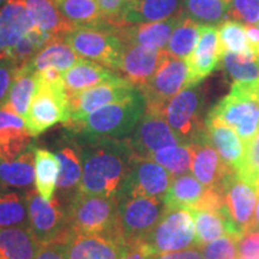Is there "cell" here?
Segmentation results:
<instances>
[{
  "instance_id": "obj_19",
  "label": "cell",
  "mask_w": 259,
  "mask_h": 259,
  "mask_svg": "<svg viewBox=\"0 0 259 259\" xmlns=\"http://www.w3.org/2000/svg\"><path fill=\"white\" fill-rule=\"evenodd\" d=\"M193 161L191 166V171L205 187H220L223 186L226 180L235 173L222 160L216 149L209 143L205 137V132L193 142Z\"/></svg>"
},
{
  "instance_id": "obj_24",
  "label": "cell",
  "mask_w": 259,
  "mask_h": 259,
  "mask_svg": "<svg viewBox=\"0 0 259 259\" xmlns=\"http://www.w3.org/2000/svg\"><path fill=\"white\" fill-rule=\"evenodd\" d=\"M205 137L216 149L222 160L235 171L241 166L246 154V144L228 125L213 119H205Z\"/></svg>"
},
{
  "instance_id": "obj_12",
  "label": "cell",
  "mask_w": 259,
  "mask_h": 259,
  "mask_svg": "<svg viewBox=\"0 0 259 259\" xmlns=\"http://www.w3.org/2000/svg\"><path fill=\"white\" fill-rule=\"evenodd\" d=\"M186 87H190V72L186 59L169 57L151 79L139 90L147 100L148 108L164 112L167 103Z\"/></svg>"
},
{
  "instance_id": "obj_17",
  "label": "cell",
  "mask_w": 259,
  "mask_h": 259,
  "mask_svg": "<svg viewBox=\"0 0 259 259\" xmlns=\"http://www.w3.org/2000/svg\"><path fill=\"white\" fill-rule=\"evenodd\" d=\"M56 154L61 163L56 197L66 208L79 194L82 180V158L79 148L70 132L58 142Z\"/></svg>"
},
{
  "instance_id": "obj_49",
  "label": "cell",
  "mask_w": 259,
  "mask_h": 259,
  "mask_svg": "<svg viewBox=\"0 0 259 259\" xmlns=\"http://www.w3.org/2000/svg\"><path fill=\"white\" fill-rule=\"evenodd\" d=\"M34 259H67L63 242L42 244Z\"/></svg>"
},
{
  "instance_id": "obj_40",
  "label": "cell",
  "mask_w": 259,
  "mask_h": 259,
  "mask_svg": "<svg viewBox=\"0 0 259 259\" xmlns=\"http://www.w3.org/2000/svg\"><path fill=\"white\" fill-rule=\"evenodd\" d=\"M54 3L76 27L106 22L96 0H54Z\"/></svg>"
},
{
  "instance_id": "obj_10",
  "label": "cell",
  "mask_w": 259,
  "mask_h": 259,
  "mask_svg": "<svg viewBox=\"0 0 259 259\" xmlns=\"http://www.w3.org/2000/svg\"><path fill=\"white\" fill-rule=\"evenodd\" d=\"M29 225L41 244L64 242L69 236L67 210L57 197L44 199L37 191H27Z\"/></svg>"
},
{
  "instance_id": "obj_26",
  "label": "cell",
  "mask_w": 259,
  "mask_h": 259,
  "mask_svg": "<svg viewBox=\"0 0 259 259\" xmlns=\"http://www.w3.org/2000/svg\"><path fill=\"white\" fill-rule=\"evenodd\" d=\"M25 3L34 24L51 40L65 38L77 28L61 14L54 0H25Z\"/></svg>"
},
{
  "instance_id": "obj_45",
  "label": "cell",
  "mask_w": 259,
  "mask_h": 259,
  "mask_svg": "<svg viewBox=\"0 0 259 259\" xmlns=\"http://www.w3.org/2000/svg\"><path fill=\"white\" fill-rule=\"evenodd\" d=\"M228 18L245 25L259 23V0H232Z\"/></svg>"
},
{
  "instance_id": "obj_36",
  "label": "cell",
  "mask_w": 259,
  "mask_h": 259,
  "mask_svg": "<svg viewBox=\"0 0 259 259\" xmlns=\"http://www.w3.org/2000/svg\"><path fill=\"white\" fill-rule=\"evenodd\" d=\"M200 28L202 24L194 22L185 14L181 15L180 21L171 32L166 47L169 57L176 59H187L197 46Z\"/></svg>"
},
{
  "instance_id": "obj_33",
  "label": "cell",
  "mask_w": 259,
  "mask_h": 259,
  "mask_svg": "<svg viewBox=\"0 0 259 259\" xmlns=\"http://www.w3.org/2000/svg\"><path fill=\"white\" fill-rule=\"evenodd\" d=\"M206 187L193 174L176 177L171 181L163 202L167 209H194L205 194Z\"/></svg>"
},
{
  "instance_id": "obj_8",
  "label": "cell",
  "mask_w": 259,
  "mask_h": 259,
  "mask_svg": "<svg viewBox=\"0 0 259 259\" xmlns=\"http://www.w3.org/2000/svg\"><path fill=\"white\" fill-rule=\"evenodd\" d=\"M166 209L163 198L135 197L118 199L119 238L126 246L143 242Z\"/></svg>"
},
{
  "instance_id": "obj_57",
  "label": "cell",
  "mask_w": 259,
  "mask_h": 259,
  "mask_svg": "<svg viewBox=\"0 0 259 259\" xmlns=\"http://www.w3.org/2000/svg\"><path fill=\"white\" fill-rule=\"evenodd\" d=\"M236 259H250V258H245V257H239V258H236Z\"/></svg>"
},
{
  "instance_id": "obj_1",
  "label": "cell",
  "mask_w": 259,
  "mask_h": 259,
  "mask_svg": "<svg viewBox=\"0 0 259 259\" xmlns=\"http://www.w3.org/2000/svg\"><path fill=\"white\" fill-rule=\"evenodd\" d=\"M69 132L78 144L82 158L79 193L116 197L136 156L127 139L90 137Z\"/></svg>"
},
{
  "instance_id": "obj_13",
  "label": "cell",
  "mask_w": 259,
  "mask_h": 259,
  "mask_svg": "<svg viewBox=\"0 0 259 259\" xmlns=\"http://www.w3.org/2000/svg\"><path fill=\"white\" fill-rule=\"evenodd\" d=\"M126 139L137 156L148 158L163 148L184 144L167 122L164 112L148 107L134 132Z\"/></svg>"
},
{
  "instance_id": "obj_51",
  "label": "cell",
  "mask_w": 259,
  "mask_h": 259,
  "mask_svg": "<svg viewBox=\"0 0 259 259\" xmlns=\"http://www.w3.org/2000/svg\"><path fill=\"white\" fill-rule=\"evenodd\" d=\"M122 259H153V254L142 244H134L126 246Z\"/></svg>"
},
{
  "instance_id": "obj_42",
  "label": "cell",
  "mask_w": 259,
  "mask_h": 259,
  "mask_svg": "<svg viewBox=\"0 0 259 259\" xmlns=\"http://www.w3.org/2000/svg\"><path fill=\"white\" fill-rule=\"evenodd\" d=\"M218 28L220 45H221L223 54L226 52L241 54L253 53L250 46H248L245 24L240 23V22L233 21V19H226Z\"/></svg>"
},
{
  "instance_id": "obj_20",
  "label": "cell",
  "mask_w": 259,
  "mask_h": 259,
  "mask_svg": "<svg viewBox=\"0 0 259 259\" xmlns=\"http://www.w3.org/2000/svg\"><path fill=\"white\" fill-rule=\"evenodd\" d=\"M63 244L67 259H122L126 250L114 235L69 234Z\"/></svg>"
},
{
  "instance_id": "obj_56",
  "label": "cell",
  "mask_w": 259,
  "mask_h": 259,
  "mask_svg": "<svg viewBox=\"0 0 259 259\" xmlns=\"http://www.w3.org/2000/svg\"><path fill=\"white\" fill-rule=\"evenodd\" d=\"M6 2H8V0H0V5L4 4V3H6Z\"/></svg>"
},
{
  "instance_id": "obj_3",
  "label": "cell",
  "mask_w": 259,
  "mask_h": 259,
  "mask_svg": "<svg viewBox=\"0 0 259 259\" xmlns=\"http://www.w3.org/2000/svg\"><path fill=\"white\" fill-rule=\"evenodd\" d=\"M206 118L228 125L247 145L259 132V80L233 83L231 93L218 102Z\"/></svg>"
},
{
  "instance_id": "obj_44",
  "label": "cell",
  "mask_w": 259,
  "mask_h": 259,
  "mask_svg": "<svg viewBox=\"0 0 259 259\" xmlns=\"http://www.w3.org/2000/svg\"><path fill=\"white\" fill-rule=\"evenodd\" d=\"M241 179L259 187V132L246 145V154L240 168L235 171Z\"/></svg>"
},
{
  "instance_id": "obj_38",
  "label": "cell",
  "mask_w": 259,
  "mask_h": 259,
  "mask_svg": "<svg viewBox=\"0 0 259 259\" xmlns=\"http://www.w3.org/2000/svg\"><path fill=\"white\" fill-rule=\"evenodd\" d=\"M150 158L166 168L174 178L184 176L189 173L192 166L193 145L191 143L163 148L151 155Z\"/></svg>"
},
{
  "instance_id": "obj_31",
  "label": "cell",
  "mask_w": 259,
  "mask_h": 259,
  "mask_svg": "<svg viewBox=\"0 0 259 259\" xmlns=\"http://www.w3.org/2000/svg\"><path fill=\"white\" fill-rule=\"evenodd\" d=\"M79 59L65 38H56L48 42L27 65L36 73L46 69H56L64 73Z\"/></svg>"
},
{
  "instance_id": "obj_25",
  "label": "cell",
  "mask_w": 259,
  "mask_h": 259,
  "mask_svg": "<svg viewBox=\"0 0 259 259\" xmlns=\"http://www.w3.org/2000/svg\"><path fill=\"white\" fill-rule=\"evenodd\" d=\"M184 5L185 0H139L122 11L115 25L167 21L183 14Z\"/></svg>"
},
{
  "instance_id": "obj_39",
  "label": "cell",
  "mask_w": 259,
  "mask_h": 259,
  "mask_svg": "<svg viewBox=\"0 0 259 259\" xmlns=\"http://www.w3.org/2000/svg\"><path fill=\"white\" fill-rule=\"evenodd\" d=\"M222 64L233 83H254L259 80V58L251 54L226 52Z\"/></svg>"
},
{
  "instance_id": "obj_54",
  "label": "cell",
  "mask_w": 259,
  "mask_h": 259,
  "mask_svg": "<svg viewBox=\"0 0 259 259\" xmlns=\"http://www.w3.org/2000/svg\"><path fill=\"white\" fill-rule=\"evenodd\" d=\"M137 2H139V0H122V11H124L125 9H127L128 6L136 4ZM121 14H122V12H121Z\"/></svg>"
},
{
  "instance_id": "obj_16",
  "label": "cell",
  "mask_w": 259,
  "mask_h": 259,
  "mask_svg": "<svg viewBox=\"0 0 259 259\" xmlns=\"http://www.w3.org/2000/svg\"><path fill=\"white\" fill-rule=\"evenodd\" d=\"M169 58L166 48L156 50L138 45L124 44L116 73L141 89Z\"/></svg>"
},
{
  "instance_id": "obj_7",
  "label": "cell",
  "mask_w": 259,
  "mask_h": 259,
  "mask_svg": "<svg viewBox=\"0 0 259 259\" xmlns=\"http://www.w3.org/2000/svg\"><path fill=\"white\" fill-rule=\"evenodd\" d=\"M142 244L153 255L194 247L196 226L192 213L184 208L166 209Z\"/></svg>"
},
{
  "instance_id": "obj_15",
  "label": "cell",
  "mask_w": 259,
  "mask_h": 259,
  "mask_svg": "<svg viewBox=\"0 0 259 259\" xmlns=\"http://www.w3.org/2000/svg\"><path fill=\"white\" fill-rule=\"evenodd\" d=\"M136 89L128 80L116 74L114 78L103 82L83 92L69 96L70 120L77 122L107 105L119 101L132 94Z\"/></svg>"
},
{
  "instance_id": "obj_23",
  "label": "cell",
  "mask_w": 259,
  "mask_h": 259,
  "mask_svg": "<svg viewBox=\"0 0 259 259\" xmlns=\"http://www.w3.org/2000/svg\"><path fill=\"white\" fill-rule=\"evenodd\" d=\"M32 136L23 116L9 108L0 107V157H17L31 145Z\"/></svg>"
},
{
  "instance_id": "obj_43",
  "label": "cell",
  "mask_w": 259,
  "mask_h": 259,
  "mask_svg": "<svg viewBox=\"0 0 259 259\" xmlns=\"http://www.w3.org/2000/svg\"><path fill=\"white\" fill-rule=\"evenodd\" d=\"M238 240L235 235L227 234L204 245L202 253L204 259H236L238 255Z\"/></svg>"
},
{
  "instance_id": "obj_58",
  "label": "cell",
  "mask_w": 259,
  "mask_h": 259,
  "mask_svg": "<svg viewBox=\"0 0 259 259\" xmlns=\"http://www.w3.org/2000/svg\"><path fill=\"white\" fill-rule=\"evenodd\" d=\"M3 187H5V186H3V185H2V183H0V190H2Z\"/></svg>"
},
{
  "instance_id": "obj_14",
  "label": "cell",
  "mask_w": 259,
  "mask_h": 259,
  "mask_svg": "<svg viewBox=\"0 0 259 259\" xmlns=\"http://www.w3.org/2000/svg\"><path fill=\"white\" fill-rule=\"evenodd\" d=\"M222 189L228 218L241 238L253 227L259 187L234 173L226 180Z\"/></svg>"
},
{
  "instance_id": "obj_41",
  "label": "cell",
  "mask_w": 259,
  "mask_h": 259,
  "mask_svg": "<svg viewBox=\"0 0 259 259\" xmlns=\"http://www.w3.org/2000/svg\"><path fill=\"white\" fill-rule=\"evenodd\" d=\"M50 41L52 40L47 35H45L38 28L34 27L19 40L14 50L10 52L8 60L11 61L16 67L24 66L30 63Z\"/></svg>"
},
{
  "instance_id": "obj_18",
  "label": "cell",
  "mask_w": 259,
  "mask_h": 259,
  "mask_svg": "<svg viewBox=\"0 0 259 259\" xmlns=\"http://www.w3.org/2000/svg\"><path fill=\"white\" fill-rule=\"evenodd\" d=\"M223 51L220 45L218 25H202L197 46L186 63L190 72V85L198 84L219 67Z\"/></svg>"
},
{
  "instance_id": "obj_9",
  "label": "cell",
  "mask_w": 259,
  "mask_h": 259,
  "mask_svg": "<svg viewBox=\"0 0 259 259\" xmlns=\"http://www.w3.org/2000/svg\"><path fill=\"white\" fill-rule=\"evenodd\" d=\"M204 94L200 83L186 87L173 97L164 108L169 126L184 144L196 142L205 130L202 120Z\"/></svg>"
},
{
  "instance_id": "obj_11",
  "label": "cell",
  "mask_w": 259,
  "mask_h": 259,
  "mask_svg": "<svg viewBox=\"0 0 259 259\" xmlns=\"http://www.w3.org/2000/svg\"><path fill=\"white\" fill-rule=\"evenodd\" d=\"M174 177L157 162L136 155L116 198H163Z\"/></svg>"
},
{
  "instance_id": "obj_6",
  "label": "cell",
  "mask_w": 259,
  "mask_h": 259,
  "mask_svg": "<svg viewBox=\"0 0 259 259\" xmlns=\"http://www.w3.org/2000/svg\"><path fill=\"white\" fill-rule=\"evenodd\" d=\"M24 119L32 137H37L52 126L60 122L66 124L70 120L69 96L64 78L45 80L38 77L36 93L32 96Z\"/></svg>"
},
{
  "instance_id": "obj_22",
  "label": "cell",
  "mask_w": 259,
  "mask_h": 259,
  "mask_svg": "<svg viewBox=\"0 0 259 259\" xmlns=\"http://www.w3.org/2000/svg\"><path fill=\"white\" fill-rule=\"evenodd\" d=\"M181 15L161 22L116 25V29L124 44L163 50L167 47L171 32L180 21Z\"/></svg>"
},
{
  "instance_id": "obj_53",
  "label": "cell",
  "mask_w": 259,
  "mask_h": 259,
  "mask_svg": "<svg viewBox=\"0 0 259 259\" xmlns=\"http://www.w3.org/2000/svg\"><path fill=\"white\" fill-rule=\"evenodd\" d=\"M252 229H257V231H259V197H258L257 206H255L254 221H253V227H252ZM252 229H251V231H252Z\"/></svg>"
},
{
  "instance_id": "obj_21",
  "label": "cell",
  "mask_w": 259,
  "mask_h": 259,
  "mask_svg": "<svg viewBox=\"0 0 259 259\" xmlns=\"http://www.w3.org/2000/svg\"><path fill=\"white\" fill-rule=\"evenodd\" d=\"M36 27L25 0H8L0 9V59H6L19 40Z\"/></svg>"
},
{
  "instance_id": "obj_32",
  "label": "cell",
  "mask_w": 259,
  "mask_h": 259,
  "mask_svg": "<svg viewBox=\"0 0 259 259\" xmlns=\"http://www.w3.org/2000/svg\"><path fill=\"white\" fill-rule=\"evenodd\" d=\"M35 189L44 199L52 200L56 197L61 163L57 154L47 149L35 148Z\"/></svg>"
},
{
  "instance_id": "obj_48",
  "label": "cell",
  "mask_w": 259,
  "mask_h": 259,
  "mask_svg": "<svg viewBox=\"0 0 259 259\" xmlns=\"http://www.w3.org/2000/svg\"><path fill=\"white\" fill-rule=\"evenodd\" d=\"M101 10L103 19L111 24L118 23L122 12V0H96Z\"/></svg>"
},
{
  "instance_id": "obj_37",
  "label": "cell",
  "mask_w": 259,
  "mask_h": 259,
  "mask_svg": "<svg viewBox=\"0 0 259 259\" xmlns=\"http://www.w3.org/2000/svg\"><path fill=\"white\" fill-rule=\"evenodd\" d=\"M229 5L222 0H185L184 14L202 25H220L228 18Z\"/></svg>"
},
{
  "instance_id": "obj_34",
  "label": "cell",
  "mask_w": 259,
  "mask_h": 259,
  "mask_svg": "<svg viewBox=\"0 0 259 259\" xmlns=\"http://www.w3.org/2000/svg\"><path fill=\"white\" fill-rule=\"evenodd\" d=\"M37 85L38 76L36 72H34L28 65L17 67L5 106L24 118L28 113L32 96L36 93Z\"/></svg>"
},
{
  "instance_id": "obj_46",
  "label": "cell",
  "mask_w": 259,
  "mask_h": 259,
  "mask_svg": "<svg viewBox=\"0 0 259 259\" xmlns=\"http://www.w3.org/2000/svg\"><path fill=\"white\" fill-rule=\"evenodd\" d=\"M238 253L240 257L259 259V231L252 229L239 239Z\"/></svg>"
},
{
  "instance_id": "obj_47",
  "label": "cell",
  "mask_w": 259,
  "mask_h": 259,
  "mask_svg": "<svg viewBox=\"0 0 259 259\" xmlns=\"http://www.w3.org/2000/svg\"><path fill=\"white\" fill-rule=\"evenodd\" d=\"M16 69L17 67L10 60L0 59V107L5 106L8 102Z\"/></svg>"
},
{
  "instance_id": "obj_35",
  "label": "cell",
  "mask_w": 259,
  "mask_h": 259,
  "mask_svg": "<svg viewBox=\"0 0 259 259\" xmlns=\"http://www.w3.org/2000/svg\"><path fill=\"white\" fill-rule=\"evenodd\" d=\"M30 227L25 191L3 187L0 190V229Z\"/></svg>"
},
{
  "instance_id": "obj_28",
  "label": "cell",
  "mask_w": 259,
  "mask_h": 259,
  "mask_svg": "<svg viewBox=\"0 0 259 259\" xmlns=\"http://www.w3.org/2000/svg\"><path fill=\"white\" fill-rule=\"evenodd\" d=\"M196 226V244L198 247L209 244L223 235L232 234L238 236L228 213L223 210L190 209Z\"/></svg>"
},
{
  "instance_id": "obj_52",
  "label": "cell",
  "mask_w": 259,
  "mask_h": 259,
  "mask_svg": "<svg viewBox=\"0 0 259 259\" xmlns=\"http://www.w3.org/2000/svg\"><path fill=\"white\" fill-rule=\"evenodd\" d=\"M246 36H247L248 46L259 58V28L257 25H245Z\"/></svg>"
},
{
  "instance_id": "obj_4",
  "label": "cell",
  "mask_w": 259,
  "mask_h": 259,
  "mask_svg": "<svg viewBox=\"0 0 259 259\" xmlns=\"http://www.w3.org/2000/svg\"><path fill=\"white\" fill-rule=\"evenodd\" d=\"M66 210L70 234L114 235L119 238L116 197L79 193L66 206Z\"/></svg>"
},
{
  "instance_id": "obj_30",
  "label": "cell",
  "mask_w": 259,
  "mask_h": 259,
  "mask_svg": "<svg viewBox=\"0 0 259 259\" xmlns=\"http://www.w3.org/2000/svg\"><path fill=\"white\" fill-rule=\"evenodd\" d=\"M34 145H30L24 153L11 160L0 157V183L11 189L24 190L32 185L35 180Z\"/></svg>"
},
{
  "instance_id": "obj_5",
  "label": "cell",
  "mask_w": 259,
  "mask_h": 259,
  "mask_svg": "<svg viewBox=\"0 0 259 259\" xmlns=\"http://www.w3.org/2000/svg\"><path fill=\"white\" fill-rule=\"evenodd\" d=\"M65 41L83 59L95 61L116 73L124 48L116 25L108 22L79 25L65 37Z\"/></svg>"
},
{
  "instance_id": "obj_2",
  "label": "cell",
  "mask_w": 259,
  "mask_h": 259,
  "mask_svg": "<svg viewBox=\"0 0 259 259\" xmlns=\"http://www.w3.org/2000/svg\"><path fill=\"white\" fill-rule=\"evenodd\" d=\"M147 111V100L143 93L136 89L134 93L119 101L107 105L93 112L83 120L66 122L69 131L90 137L126 139Z\"/></svg>"
},
{
  "instance_id": "obj_27",
  "label": "cell",
  "mask_w": 259,
  "mask_h": 259,
  "mask_svg": "<svg viewBox=\"0 0 259 259\" xmlns=\"http://www.w3.org/2000/svg\"><path fill=\"white\" fill-rule=\"evenodd\" d=\"M118 73L88 59H80L63 73L67 96L114 78Z\"/></svg>"
},
{
  "instance_id": "obj_29",
  "label": "cell",
  "mask_w": 259,
  "mask_h": 259,
  "mask_svg": "<svg viewBox=\"0 0 259 259\" xmlns=\"http://www.w3.org/2000/svg\"><path fill=\"white\" fill-rule=\"evenodd\" d=\"M41 245L30 227L0 229V259H34Z\"/></svg>"
},
{
  "instance_id": "obj_50",
  "label": "cell",
  "mask_w": 259,
  "mask_h": 259,
  "mask_svg": "<svg viewBox=\"0 0 259 259\" xmlns=\"http://www.w3.org/2000/svg\"><path fill=\"white\" fill-rule=\"evenodd\" d=\"M153 259H204L202 248L198 246L187 248V250L168 252V253H161L153 255Z\"/></svg>"
},
{
  "instance_id": "obj_55",
  "label": "cell",
  "mask_w": 259,
  "mask_h": 259,
  "mask_svg": "<svg viewBox=\"0 0 259 259\" xmlns=\"http://www.w3.org/2000/svg\"><path fill=\"white\" fill-rule=\"evenodd\" d=\"M222 2H225L226 4H228V5H231V3H232V0H222Z\"/></svg>"
}]
</instances>
